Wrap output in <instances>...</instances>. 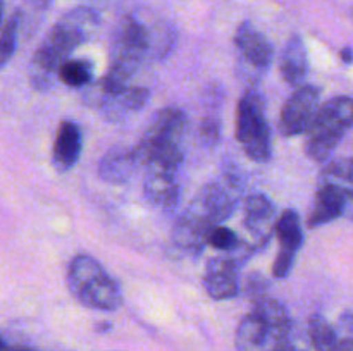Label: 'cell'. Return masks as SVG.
Segmentation results:
<instances>
[{
  "label": "cell",
  "instance_id": "5",
  "mask_svg": "<svg viewBox=\"0 0 353 351\" xmlns=\"http://www.w3.org/2000/svg\"><path fill=\"white\" fill-rule=\"evenodd\" d=\"M353 127V98L334 96L319 107L309 131L305 151L314 162H324L331 157L345 134Z\"/></svg>",
  "mask_w": 353,
  "mask_h": 351
},
{
  "label": "cell",
  "instance_id": "6",
  "mask_svg": "<svg viewBox=\"0 0 353 351\" xmlns=\"http://www.w3.org/2000/svg\"><path fill=\"white\" fill-rule=\"evenodd\" d=\"M236 140L254 162H269L272 157V138L264 98L255 89H248L236 109Z\"/></svg>",
  "mask_w": 353,
  "mask_h": 351
},
{
  "label": "cell",
  "instance_id": "7",
  "mask_svg": "<svg viewBox=\"0 0 353 351\" xmlns=\"http://www.w3.org/2000/svg\"><path fill=\"white\" fill-rule=\"evenodd\" d=\"M186 131H188V117L178 107H165L159 110L152 117L150 124L145 129L140 143L134 147V151L140 160L141 171L147 157L154 151L162 150V148L183 147Z\"/></svg>",
  "mask_w": 353,
  "mask_h": 351
},
{
  "label": "cell",
  "instance_id": "31",
  "mask_svg": "<svg viewBox=\"0 0 353 351\" xmlns=\"http://www.w3.org/2000/svg\"><path fill=\"white\" fill-rule=\"evenodd\" d=\"M6 343H3V339H2V337H0V351H3V350H6Z\"/></svg>",
  "mask_w": 353,
  "mask_h": 351
},
{
  "label": "cell",
  "instance_id": "4",
  "mask_svg": "<svg viewBox=\"0 0 353 351\" xmlns=\"http://www.w3.org/2000/svg\"><path fill=\"white\" fill-rule=\"evenodd\" d=\"M68 288L86 308L112 312L123 305L119 284L90 255H76L72 258L68 268Z\"/></svg>",
  "mask_w": 353,
  "mask_h": 351
},
{
  "label": "cell",
  "instance_id": "2",
  "mask_svg": "<svg viewBox=\"0 0 353 351\" xmlns=\"http://www.w3.org/2000/svg\"><path fill=\"white\" fill-rule=\"evenodd\" d=\"M100 30V16L92 7H74L45 34L31 58L30 83L37 92H47L59 78L62 64L72 52L92 40Z\"/></svg>",
  "mask_w": 353,
  "mask_h": 351
},
{
  "label": "cell",
  "instance_id": "9",
  "mask_svg": "<svg viewBox=\"0 0 353 351\" xmlns=\"http://www.w3.org/2000/svg\"><path fill=\"white\" fill-rule=\"evenodd\" d=\"M321 93L316 86H299L285 102L279 116V131L283 136L305 134L321 107Z\"/></svg>",
  "mask_w": 353,
  "mask_h": 351
},
{
  "label": "cell",
  "instance_id": "3",
  "mask_svg": "<svg viewBox=\"0 0 353 351\" xmlns=\"http://www.w3.org/2000/svg\"><path fill=\"white\" fill-rule=\"evenodd\" d=\"M174 31L165 23L147 24L130 14L119 21L110 45V64L138 72L150 58H162L174 45Z\"/></svg>",
  "mask_w": 353,
  "mask_h": 351
},
{
  "label": "cell",
  "instance_id": "17",
  "mask_svg": "<svg viewBox=\"0 0 353 351\" xmlns=\"http://www.w3.org/2000/svg\"><path fill=\"white\" fill-rule=\"evenodd\" d=\"M345 215V200L343 195L336 188L327 184H317L316 200L307 217V227L316 229V227L330 224L333 220Z\"/></svg>",
  "mask_w": 353,
  "mask_h": 351
},
{
  "label": "cell",
  "instance_id": "26",
  "mask_svg": "<svg viewBox=\"0 0 353 351\" xmlns=\"http://www.w3.org/2000/svg\"><path fill=\"white\" fill-rule=\"evenodd\" d=\"M340 57H341V61L345 62V64H352V62H353V48L352 47H345L343 50H341Z\"/></svg>",
  "mask_w": 353,
  "mask_h": 351
},
{
  "label": "cell",
  "instance_id": "14",
  "mask_svg": "<svg viewBox=\"0 0 353 351\" xmlns=\"http://www.w3.org/2000/svg\"><path fill=\"white\" fill-rule=\"evenodd\" d=\"M143 172V193L147 202L159 212L172 215L181 202L179 172L159 167H147Z\"/></svg>",
  "mask_w": 353,
  "mask_h": 351
},
{
  "label": "cell",
  "instance_id": "25",
  "mask_svg": "<svg viewBox=\"0 0 353 351\" xmlns=\"http://www.w3.org/2000/svg\"><path fill=\"white\" fill-rule=\"evenodd\" d=\"M265 289H268V282H265V279L259 274H252L250 277L247 279V282H245V292L250 296L252 301H257V299L268 296L265 295Z\"/></svg>",
  "mask_w": 353,
  "mask_h": 351
},
{
  "label": "cell",
  "instance_id": "21",
  "mask_svg": "<svg viewBox=\"0 0 353 351\" xmlns=\"http://www.w3.org/2000/svg\"><path fill=\"white\" fill-rule=\"evenodd\" d=\"M59 79L69 88H83V86L92 85L93 64L85 58H69L62 64Z\"/></svg>",
  "mask_w": 353,
  "mask_h": 351
},
{
  "label": "cell",
  "instance_id": "13",
  "mask_svg": "<svg viewBox=\"0 0 353 351\" xmlns=\"http://www.w3.org/2000/svg\"><path fill=\"white\" fill-rule=\"evenodd\" d=\"M88 86L92 103L100 110V114H102L107 120H110V123L124 119V117H128L130 114H134L140 109H143L148 96H150L148 88L138 85H130L126 86V88L110 93L99 92L93 85Z\"/></svg>",
  "mask_w": 353,
  "mask_h": 351
},
{
  "label": "cell",
  "instance_id": "19",
  "mask_svg": "<svg viewBox=\"0 0 353 351\" xmlns=\"http://www.w3.org/2000/svg\"><path fill=\"white\" fill-rule=\"evenodd\" d=\"M279 69H281V76L286 85L295 86V88L302 86L307 71H309V55H307V48L302 36L293 34L290 38L288 43L285 45V50H283Z\"/></svg>",
  "mask_w": 353,
  "mask_h": 351
},
{
  "label": "cell",
  "instance_id": "11",
  "mask_svg": "<svg viewBox=\"0 0 353 351\" xmlns=\"http://www.w3.org/2000/svg\"><path fill=\"white\" fill-rule=\"evenodd\" d=\"M276 209L274 203L264 195L247 196L243 203V226L247 231L245 241L250 243L255 251L262 250L271 241L276 231Z\"/></svg>",
  "mask_w": 353,
  "mask_h": 351
},
{
  "label": "cell",
  "instance_id": "29",
  "mask_svg": "<svg viewBox=\"0 0 353 351\" xmlns=\"http://www.w3.org/2000/svg\"><path fill=\"white\" fill-rule=\"evenodd\" d=\"M3 351H37L33 348H28V346H7Z\"/></svg>",
  "mask_w": 353,
  "mask_h": 351
},
{
  "label": "cell",
  "instance_id": "27",
  "mask_svg": "<svg viewBox=\"0 0 353 351\" xmlns=\"http://www.w3.org/2000/svg\"><path fill=\"white\" fill-rule=\"evenodd\" d=\"M338 351H353V337L341 339L338 344Z\"/></svg>",
  "mask_w": 353,
  "mask_h": 351
},
{
  "label": "cell",
  "instance_id": "28",
  "mask_svg": "<svg viewBox=\"0 0 353 351\" xmlns=\"http://www.w3.org/2000/svg\"><path fill=\"white\" fill-rule=\"evenodd\" d=\"M341 323L345 326V329L353 330V313H345V315H341Z\"/></svg>",
  "mask_w": 353,
  "mask_h": 351
},
{
  "label": "cell",
  "instance_id": "1",
  "mask_svg": "<svg viewBox=\"0 0 353 351\" xmlns=\"http://www.w3.org/2000/svg\"><path fill=\"white\" fill-rule=\"evenodd\" d=\"M245 182L234 167L223 172L219 179L199 189L195 198L178 217L172 229L176 250L199 257L207 244L210 231L231 217L243 193Z\"/></svg>",
  "mask_w": 353,
  "mask_h": 351
},
{
  "label": "cell",
  "instance_id": "30",
  "mask_svg": "<svg viewBox=\"0 0 353 351\" xmlns=\"http://www.w3.org/2000/svg\"><path fill=\"white\" fill-rule=\"evenodd\" d=\"M3 28V0H0V30Z\"/></svg>",
  "mask_w": 353,
  "mask_h": 351
},
{
  "label": "cell",
  "instance_id": "15",
  "mask_svg": "<svg viewBox=\"0 0 353 351\" xmlns=\"http://www.w3.org/2000/svg\"><path fill=\"white\" fill-rule=\"evenodd\" d=\"M83 150L81 129L74 120H64L55 134L52 164L59 172H68L78 164Z\"/></svg>",
  "mask_w": 353,
  "mask_h": 351
},
{
  "label": "cell",
  "instance_id": "10",
  "mask_svg": "<svg viewBox=\"0 0 353 351\" xmlns=\"http://www.w3.org/2000/svg\"><path fill=\"white\" fill-rule=\"evenodd\" d=\"M234 47H236L241 64L245 65L248 74L262 76L271 67L272 58H274V48H272L271 41L248 21L238 26L236 33H234Z\"/></svg>",
  "mask_w": 353,
  "mask_h": 351
},
{
  "label": "cell",
  "instance_id": "8",
  "mask_svg": "<svg viewBox=\"0 0 353 351\" xmlns=\"http://www.w3.org/2000/svg\"><path fill=\"white\" fill-rule=\"evenodd\" d=\"M252 253H255V250L250 243L241 240L236 250L210 258L203 277L207 295L214 299H231L238 296L240 292L238 270Z\"/></svg>",
  "mask_w": 353,
  "mask_h": 351
},
{
  "label": "cell",
  "instance_id": "12",
  "mask_svg": "<svg viewBox=\"0 0 353 351\" xmlns=\"http://www.w3.org/2000/svg\"><path fill=\"white\" fill-rule=\"evenodd\" d=\"M274 234L279 243V251L272 264V274L276 279H285L292 272L296 253L303 244V231L299 213L293 209L285 210L278 217Z\"/></svg>",
  "mask_w": 353,
  "mask_h": 351
},
{
  "label": "cell",
  "instance_id": "16",
  "mask_svg": "<svg viewBox=\"0 0 353 351\" xmlns=\"http://www.w3.org/2000/svg\"><path fill=\"white\" fill-rule=\"evenodd\" d=\"M141 171L140 160L133 148H112L99 162V176L110 184H123Z\"/></svg>",
  "mask_w": 353,
  "mask_h": 351
},
{
  "label": "cell",
  "instance_id": "23",
  "mask_svg": "<svg viewBox=\"0 0 353 351\" xmlns=\"http://www.w3.org/2000/svg\"><path fill=\"white\" fill-rule=\"evenodd\" d=\"M240 237L236 236V233L224 226H217L210 231L209 237H207V244H210L216 250L223 251V253H230V251L236 250L238 244H240Z\"/></svg>",
  "mask_w": 353,
  "mask_h": 351
},
{
  "label": "cell",
  "instance_id": "18",
  "mask_svg": "<svg viewBox=\"0 0 353 351\" xmlns=\"http://www.w3.org/2000/svg\"><path fill=\"white\" fill-rule=\"evenodd\" d=\"M317 184L336 188L343 195L345 215L353 220V158H336L323 169Z\"/></svg>",
  "mask_w": 353,
  "mask_h": 351
},
{
  "label": "cell",
  "instance_id": "24",
  "mask_svg": "<svg viewBox=\"0 0 353 351\" xmlns=\"http://www.w3.org/2000/svg\"><path fill=\"white\" fill-rule=\"evenodd\" d=\"M199 138L205 147H214L221 140V120L217 117H205L200 124Z\"/></svg>",
  "mask_w": 353,
  "mask_h": 351
},
{
  "label": "cell",
  "instance_id": "20",
  "mask_svg": "<svg viewBox=\"0 0 353 351\" xmlns=\"http://www.w3.org/2000/svg\"><path fill=\"white\" fill-rule=\"evenodd\" d=\"M309 336L314 351H338V339L333 326L319 313H314L309 320Z\"/></svg>",
  "mask_w": 353,
  "mask_h": 351
},
{
  "label": "cell",
  "instance_id": "22",
  "mask_svg": "<svg viewBox=\"0 0 353 351\" xmlns=\"http://www.w3.org/2000/svg\"><path fill=\"white\" fill-rule=\"evenodd\" d=\"M21 24V12H14L0 31V69L12 58L17 47V31Z\"/></svg>",
  "mask_w": 353,
  "mask_h": 351
}]
</instances>
